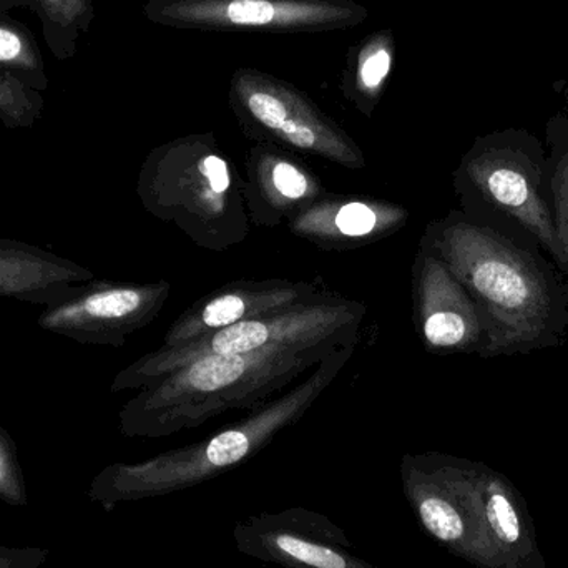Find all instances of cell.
Masks as SVG:
<instances>
[{
  "label": "cell",
  "mask_w": 568,
  "mask_h": 568,
  "mask_svg": "<svg viewBox=\"0 0 568 568\" xmlns=\"http://www.w3.org/2000/svg\"><path fill=\"white\" fill-rule=\"evenodd\" d=\"M356 349L341 347L311 369L306 379L248 416L200 443L165 450L142 463L110 464L90 484L89 497L106 513L126 503L155 499L216 479L258 456L278 434L303 419L326 393Z\"/></svg>",
  "instance_id": "1"
},
{
  "label": "cell",
  "mask_w": 568,
  "mask_h": 568,
  "mask_svg": "<svg viewBox=\"0 0 568 568\" xmlns=\"http://www.w3.org/2000/svg\"><path fill=\"white\" fill-rule=\"evenodd\" d=\"M327 356L321 351L278 349L200 357L140 389L120 409V433L160 439L229 410H253Z\"/></svg>",
  "instance_id": "2"
},
{
  "label": "cell",
  "mask_w": 568,
  "mask_h": 568,
  "mask_svg": "<svg viewBox=\"0 0 568 568\" xmlns=\"http://www.w3.org/2000/svg\"><path fill=\"white\" fill-rule=\"evenodd\" d=\"M136 195L150 215L172 223L200 248L222 253L248 239L242 175L212 132L153 149L140 169Z\"/></svg>",
  "instance_id": "3"
},
{
  "label": "cell",
  "mask_w": 568,
  "mask_h": 568,
  "mask_svg": "<svg viewBox=\"0 0 568 568\" xmlns=\"http://www.w3.org/2000/svg\"><path fill=\"white\" fill-rule=\"evenodd\" d=\"M423 242L469 291L486 321L484 351L504 353L536 343L549 326V286L529 256L494 230L456 213L430 223Z\"/></svg>",
  "instance_id": "4"
},
{
  "label": "cell",
  "mask_w": 568,
  "mask_h": 568,
  "mask_svg": "<svg viewBox=\"0 0 568 568\" xmlns=\"http://www.w3.org/2000/svg\"><path fill=\"white\" fill-rule=\"evenodd\" d=\"M366 304L327 291L311 303L282 313L243 321L180 347H159L133 361L113 377L112 393L140 390L180 367L205 356L265 353V351H321L334 353L357 344Z\"/></svg>",
  "instance_id": "5"
},
{
  "label": "cell",
  "mask_w": 568,
  "mask_h": 568,
  "mask_svg": "<svg viewBox=\"0 0 568 568\" xmlns=\"http://www.w3.org/2000/svg\"><path fill=\"white\" fill-rule=\"evenodd\" d=\"M229 103L240 130L253 142L346 170L366 169V156L356 140L287 80L253 67H239L230 80Z\"/></svg>",
  "instance_id": "6"
},
{
  "label": "cell",
  "mask_w": 568,
  "mask_h": 568,
  "mask_svg": "<svg viewBox=\"0 0 568 568\" xmlns=\"http://www.w3.org/2000/svg\"><path fill=\"white\" fill-rule=\"evenodd\" d=\"M400 484L420 529L477 568H503L494 552L477 487L476 463L439 453L406 454Z\"/></svg>",
  "instance_id": "7"
},
{
  "label": "cell",
  "mask_w": 568,
  "mask_h": 568,
  "mask_svg": "<svg viewBox=\"0 0 568 568\" xmlns=\"http://www.w3.org/2000/svg\"><path fill=\"white\" fill-rule=\"evenodd\" d=\"M143 16L170 29L287 36L354 29L369 10L356 0H146Z\"/></svg>",
  "instance_id": "8"
},
{
  "label": "cell",
  "mask_w": 568,
  "mask_h": 568,
  "mask_svg": "<svg viewBox=\"0 0 568 568\" xmlns=\"http://www.w3.org/2000/svg\"><path fill=\"white\" fill-rule=\"evenodd\" d=\"M172 294L165 280L153 283L92 282L43 307L40 329L82 344L122 347L152 324Z\"/></svg>",
  "instance_id": "9"
},
{
  "label": "cell",
  "mask_w": 568,
  "mask_h": 568,
  "mask_svg": "<svg viewBox=\"0 0 568 568\" xmlns=\"http://www.w3.org/2000/svg\"><path fill=\"white\" fill-rule=\"evenodd\" d=\"M233 542L273 568H376L329 517L304 507L245 517L233 527Z\"/></svg>",
  "instance_id": "10"
},
{
  "label": "cell",
  "mask_w": 568,
  "mask_h": 568,
  "mask_svg": "<svg viewBox=\"0 0 568 568\" xmlns=\"http://www.w3.org/2000/svg\"><path fill=\"white\" fill-rule=\"evenodd\" d=\"M413 317L429 353H469L483 343L486 346L487 327L479 306L423 240L413 265Z\"/></svg>",
  "instance_id": "11"
},
{
  "label": "cell",
  "mask_w": 568,
  "mask_h": 568,
  "mask_svg": "<svg viewBox=\"0 0 568 568\" xmlns=\"http://www.w3.org/2000/svg\"><path fill=\"white\" fill-rule=\"evenodd\" d=\"M314 282L291 280H239L216 287L200 297L182 316L173 321L160 347H180L195 343L216 331L243 321L282 313L311 303L327 293Z\"/></svg>",
  "instance_id": "12"
},
{
  "label": "cell",
  "mask_w": 568,
  "mask_h": 568,
  "mask_svg": "<svg viewBox=\"0 0 568 568\" xmlns=\"http://www.w3.org/2000/svg\"><path fill=\"white\" fill-rule=\"evenodd\" d=\"M409 219L399 203L329 192L291 216L286 226L291 235L324 252H351L396 235Z\"/></svg>",
  "instance_id": "13"
},
{
  "label": "cell",
  "mask_w": 568,
  "mask_h": 568,
  "mask_svg": "<svg viewBox=\"0 0 568 568\" xmlns=\"http://www.w3.org/2000/svg\"><path fill=\"white\" fill-rule=\"evenodd\" d=\"M529 166L510 150L479 143L460 166V176L487 202L520 222L552 255H560L556 222L537 190Z\"/></svg>",
  "instance_id": "14"
},
{
  "label": "cell",
  "mask_w": 568,
  "mask_h": 568,
  "mask_svg": "<svg viewBox=\"0 0 568 568\" xmlns=\"http://www.w3.org/2000/svg\"><path fill=\"white\" fill-rule=\"evenodd\" d=\"M243 199L250 223L276 229L326 195L323 180L296 153L256 143L246 153Z\"/></svg>",
  "instance_id": "15"
},
{
  "label": "cell",
  "mask_w": 568,
  "mask_h": 568,
  "mask_svg": "<svg viewBox=\"0 0 568 568\" xmlns=\"http://www.w3.org/2000/svg\"><path fill=\"white\" fill-rule=\"evenodd\" d=\"M477 487L494 552L503 568H547L520 490L504 474L476 463Z\"/></svg>",
  "instance_id": "16"
},
{
  "label": "cell",
  "mask_w": 568,
  "mask_h": 568,
  "mask_svg": "<svg viewBox=\"0 0 568 568\" xmlns=\"http://www.w3.org/2000/svg\"><path fill=\"white\" fill-rule=\"evenodd\" d=\"M92 280L93 273L72 260L0 239V297L49 306Z\"/></svg>",
  "instance_id": "17"
},
{
  "label": "cell",
  "mask_w": 568,
  "mask_h": 568,
  "mask_svg": "<svg viewBox=\"0 0 568 568\" xmlns=\"http://www.w3.org/2000/svg\"><path fill=\"white\" fill-rule=\"evenodd\" d=\"M396 53V36L389 27L367 33L347 49L339 90L344 100L366 119H373L383 100Z\"/></svg>",
  "instance_id": "18"
},
{
  "label": "cell",
  "mask_w": 568,
  "mask_h": 568,
  "mask_svg": "<svg viewBox=\"0 0 568 568\" xmlns=\"http://www.w3.org/2000/svg\"><path fill=\"white\" fill-rule=\"evenodd\" d=\"M29 10L39 20L43 42L60 62L77 55L80 40L95 20L93 0H29Z\"/></svg>",
  "instance_id": "19"
},
{
  "label": "cell",
  "mask_w": 568,
  "mask_h": 568,
  "mask_svg": "<svg viewBox=\"0 0 568 568\" xmlns=\"http://www.w3.org/2000/svg\"><path fill=\"white\" fill-rule=\"evenodd\" d=\"M0 72L17 77L40 93L50 85L45 59L36 36L9 13H0Z\"/></svg>",
  "instance_id": "20"
},
{
  "label": "cell",
  "mask_w": 568,
  "mask_h": 568,
  "mask_svg": "<svg viewBox=\"0 0 568 568\" xmlns=\"http://www.w3.org/2000/svg\"><path fill=\"white\" fill-rule=\"evenodd\" d=\"M42 93L0 72V122L7 129H32L42 115Z\"/></svg>",
  "instance_id": "21"
},
{
  "label": "cell",
  "mask_w": 568,
  "mask_h": 568,
  "mask_svg": "<svg viewBox=\"0 0 568 568\" xmlns=\"http://www.w3.org/2000/svg\"><path fill=\"white\" fill-rule=\"evenodd\" d=\"M0 500L12 507H23L29 503L16 443L2 427H0Z\"/></svg>",
  "instance_id": "22"
},
{
  "label": "cell",
  "mask_w": 568,
  "mask_h": 568,
  "mask_svg": "<svg viewBox=\"0 0 568 568\" xmlns=\"http://www.w3.org/2000/svg\"><path fill=\"white\" fill-rule=\"evenodd\" d=\"M554 200H556V229L559 236L560 255L568 262V153L560 162L554 176Z\"/></svg>",
  "instance_id": "23"
},
{
  "label": "cell",
  "mask_w": 568,
  "mask_h": 568,
  "mask_svg": "<svg viewBox=\"0 0 568 568\" xmlns=\"http://www.w3.org/2000/svg\"><path fill=\"white\" fill-rule=\"evenodd\" d=\"M50 552L40 547L0 546V568H39Z\"/></svg>",
  "instance_id": "24"
},
{
  "label": "cell",
  "mask_w": 568,
  "mask_h": 568,
  "mask_svg": "<svg viewBox=\"0 0 568 568\" xmlns=\"http://www.w3.org/2000/svg\"><path fill=\"white\" fill-rule=\"evenodd\" d=\"M23 7L29 9V0H0V13H9Z\"/></svg>",
  "instance_id": "25"
}]
</instances>
